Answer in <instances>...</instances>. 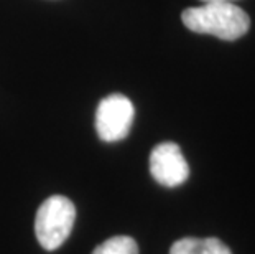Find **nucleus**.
I'll use <instances>...</instances> for the list:
<instances>
[{"label": "nucleus", "mask_w": 255, "mask_h": 254, "mask_svg": "<svg viewBox=\"0 0 255 254\" xmlns=\"http://www.w3.org/2000/svg\"><path fill=\"white\" fill-rule=\"evenodd\" d=\"M184 26L196 33L213 35L221 40L234 41L249 31L251 18L241 7L231 2H209L183 10Z\"/></svg>", "instance_id": "1"}, {"label": "nucleus", "mask_w": 255, "mask_h": 254, "mask_svg": "<svg viewBox=\"0 0 255 254\" xmlns=\"http://www.w3.org/2000/svg\"><path fill=\"white\" fill-rule=\"evenodd\" d=\"M76 220L73 202L63 195L46 198L38 208L35 218V235L46 251H55L68 240Z\"/></svg>", "instance_id": "2"}, {"label": "nucleus", "mask_w": 255, "mask_h": 254, "mask_svg": "<svg viewBox=\"0 0 255 254\" xmlns=\"http://www.w3.org/2000/svg\"><path fill=\"white\" fill-rule=\"evenodd\" d=\"M135 116L132 101L124 94L104 98L96 111V131L104 142H117L128 136Z\"/></svg>", "instance_id": "3"}, {"label": "nucleus", "mask_w": 255, "mask_h": 254, "mask_svg": "<svg viewBox=\"0 0 255 254\" xmlns=\"http://www.w3.org/2000/svg\"><path fill=\"white\" fill-rule=\"evenodd\" d=\"M150 174L160 185L178 187L188 180L189 167L175 142L158 144L150 154Z\"/></svg>", "instance_id": "4"}, {"label": "nucleus", "mask_w": 255, "mask_h": 254, "mask_svg": "<svg viewBox=\"0 0 255 254\" xmlns=\"http://www.w3.org/2000/svg\"><path fill=\"white\" fill-rule=\"evenodd\" d=\"M170 254H232L229 246L218 238H183L173 243Z\"/></svg>", "instance_id": "5"}, {"label": "nucleus", "mask_w": 255, "mask_h": 254, "mask_svg": "<svg viewBox=\"0 0 255 254\" xmlns=\"http://www.w3.org/2000/svg\"><path fill=\"white\" fill-rule=\"evenodd\" d=\"M92 254H138V246L130 236H114L97 246Z\"/></svg>", "instance_id": "6"}, {"label": "nucleus", "mask_w": 255, "mask_h": 254, "mask_svg": "<svg viewBox=\"0 0 255 254\" xmlns=\"http://www.w3.org/2000/svg\"><path fill=\"white\" fill-rule=\"evenodd\" d=\"M203 3H209V2H231V3H234L236 0H201Z\"/></svg>", "instance_id": "7"}]
</instances>
